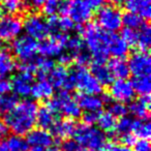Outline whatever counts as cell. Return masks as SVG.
<instances>
[{
    "mask_svg": "<svg viewBox=\"0 0 151 151\" xmlns=\"http://www.w3.org/2000/svg\"><path fill=\"white\" fill-rule=\"evenodd\" d=\"M37 105L31 99L18 103L11 112L4 116L5 125L17 136L27 134L36 124Z\"/></svg>",
    "mask_w": 151,
    "mask_h": 151,
    "instance_id": "cell-1",
    "label": "cell"
},
{
    "mask_svg": "<svg viewBox=\"0 0 151 151\" xmlns=\"http://www.w3.org/2000/svg\"><path fill=\"white\" fill-rule=\"evenodd\" d=\"M80 32L84 45L92 55L94 62L105 63L109 56L108 48L112 33L101 29L96 23H87L81 28Z\"/></svg>",
    "mask_w": 151,
    "mask_h": 151,
    "instance_id": "cell-2",
    "label": "cell"
},
{
    "mask_svg": "<svg viewBox=\"0 0 151 151\" xmlns=\"http://www.w3.org/2000/svg\"><path fill=\"white\" fill-rule=\"evenodd\" d=\"M73 137L81 149L83 148L86 151H101L107 145L106 134L92 125H77Z\"/></svg>",
    "mask_w": 151,
    "mask_h": 151,
    "instance_id": "cell-3",
    "label": "cell"
},
{
    "mask_svg": "<svg viewBox=\"0 0 151 151\" xmlns=\"http://www.w3.org/2000/svg\"><path fill=\"white\" fill-rule=\"evenodd\" d=\"M46 107L55 115L62 113L68 119L71 120L80 117L81 112H82L77 101L69 94L68 91L65 90L60 91L56 96L49 99Z\"/></svg>",
    "mask_w": 151,
    "mask_h": 151,
    "instance_id": "cell-4",
    "label": "cell"
},
{
    "mask_svg": "<svg viewBox=\"0 0 151 151\" xmlns=\"http://www.w3.org/2000/svg\"><path fill=\"white\" fill-rule=\"evenodd\" d=\"M69 80L73 89L77 88L84 94L97 95L103 91V86L95 80L91 73L83 66H77L69 73Z\"/></svg>",
    "mask_w": 151,
    "mask_h": 151,
    "instance_id": "cell-5",
    "label": "cell"
},
{
    "mask_svg": "<svg viewBox=\"0 0 151 151\" xmlns=\"http://www.w3.org/2000/svg\"><path fill=\"white\" fill-rule=\"evenodd\" d=\"M99 26L107 32L117 31L122 26V14L114 5H104L96 14Z\"/></svg>",
    "mask_w": 151,
    "mask_h": 151,
    "instance_id": "cell-6",
    "label": "cell"
},
{
    "mask_svg": "<svg viewBox=\"0 0 151 151\" xmlns=\"http://www.w3.org/2000/svg\"><path fill=\"white\" fill-rule=\"evenodd\" d=\"M12 51L22 62H28L34 59L38 51V44L33 38L27 35H22L14 40Z\"/></svg>",
    "mask_w": 151,
    "mask_h": 151,
    "instance_id": "cell-7",
    "label": "cell"
},
{
    "mask_svg": "<svg viewBox=\"0 0 151 151\" xmlns=\"http://www.w3.org/2000/svg\"><path fill=\"white\" fill-rule=\"evenodd\" d=\"M23 27L26 35L33 38L34 40H45L50 33L47 20L36 14H31L26 17Z\"/></svg>",
    "mask_w": 151,
    "mask_h": 151,
    "instance_id": "cell-8",
    "label": "cell"
},
{
    "mask_svg": "<svg viewBox=\"0 0 151 151\" xmlns=\"http://www.w3.org/2000/svg\"><path fill=\"white\" fill-rule=\"evenodd\" d=\"M66 17L75 24L88 23L93 17V9L85 0H68Z\"/></svg>",
    "mask_w": 151,
    "mask_h": 151,
    "instance_id": "cell-9",
    "label": "cell"
},
{
    "mask_svg": "<svg viewBox=\"0 0 151 151\" xmlns=\"http://www.w3.org/2000/svg\"><path fill=\"white\" fill-rule=\"evenodd\" d=\"M68 35L66 33H56L53 34L48 40H42L40 45H38V51L42 55V57H58L63 50L65 49Z\"/></svg>",
    "mask_w": 151,
    "mask_h": 151,
    "instance_id": "cell-10",
    "label": "cell"
},
{
    "mask_svg": "<svg viewBox=\"0 0 151 151\" xmlns=\"http://www.w3.org/2000/svg\"><path fill=\"white\" fill-rule=\"evenodd\" d=\"M28 148L31 151H42L52 147L54 143V137L48 130L42 129V128H35L32 129L27 134L26 138Z\"/></svg>",
    "mask_w": 151,
    "mask_h": 151,
    "instance_id": "cell-11",
    "label": "cell"
},
{
    "mask_svg": "<svg viewBox=\"0 0 151 151\" xmlns=\"http://www.w3.org/2000/svg\"><path fill=\"white\" fill-rule=\"evenodd\" d=\"M110 99H114L118 103H129L134 99V91L129 81L126 79L116 80L110 84L109 94Z\"/></svg>",
    "mask_w": 151,
    "mask_h": 151,
    "instance_id": "cell-12",
    "label": "cell"
},
{
    "mask_svg": "<svg viewBox=\"0 0 151 151\" xmlns=\"http://www.w3.org/2000/svg\"><path fill=\"white\" fill-rule=\"evenodd\" d=\"M129 73L134 77H149L151 70V59L148 52H137L130 56L127 62Z\"/></svg>",
    "mask_w": 151,
    "mask_h": 151,
    "instance_id": "cell-13",
    "label": "cell"
},
{
    "mask_svg": "<svg viewBox=\"0 0 151 151\" xmlns=\"http://www.w3.org/2000/svg\"><path fill=\"white\" fill-rule=\"evenodd\" d=\"M23 29V22L19 17L7 16L0 20V40L11 42L17 38Z\"/></svg>",
    "mask_w": 151,
    "mask_h": 151,
    "instance_id": "cell-14",
    "label": "cell"
},
{
    "mask_svg": "<svg viewBox=\"0 0 151 151\" xmlns=\"http://www.w3.org/2000/svg\"><path fill=\"white\" fill-rule=\"evenodd\" d=\"M48 77V82L52 85L53 88H62L65 91L73 89V85L69 80V71L65 66H62V65L54 66L49 73Z\"/></svg>",
    "mask_w": 151,
    "mask_h": 151,
    "instance_id": "cell-15",
    "label": "cell"
},
{
    "mask_svg": "<svg viewBox=\"0 0 151 151\" xmlns=\"http://www.w3.org/2000/svg\"><path fill=\"white\" fill-rule=\"evenodd\" d=\"M33 79L34 76L32 73L19 71V73H17L11 81L12 90L15 92V94L19 95L21 97L28 96V95H30L32 86L31 83Z\"/></svg>",
    "mask_w": 151,
    "mask_h": 151,
    "instance_id": "cell-16",
    "label": "cell"
},
{
    "mask_svg": "<svg viewBox=\"0 0 151 151\" xmlns=\"http://www.w3.org/2000/svg\"><path fill=\"white\" fill-rule=\"evenodd\" d=\"M76 101L80 109L84 110L85 112H99L105 104L103 97L93 94H84V93L79 95Z\"/></svg>",
    "mask_w": 151,
    "mask_h": 151,
    "instance_id": "cell-17",
    "label": "cell"
},
{
    "mask_svg": "<svg viewBox=\"0 0 151 151\" xmlns=\"http://www.w3.org/2000/svg\"><path fill=\"white\" fill-rule=\"evenodd\" d=\"M77 127V124L73 120L71 119H63L58 120L54 123L52 126L51 130H52V136L56 137L58 139H66L69 137L73 136V132Z\"/></svg>",
    "mask_w": 151,
    "mask_h": 151,
    "instance_id": "cell-18",
    "label": "cell"
},
{
    "mask_svg": "<svg viewBox=\"0 0 151 151\" xmlns=\"http://www.w3.org/2000/svg\"><path fill=\"white\" fill-rule=\"evenodd\" d=\"M123 4L129 13L137 14L143 20H148L150 18V0H124Z\"/></svg>",
    "mask_w": 151,
    "mask_h": 151,
    "instance_id": "cell-19",
    "label": "cell"
},
{
    "mask_svg": "<svg viewBox=\"0 0 151 151\" xmlns=\"http://www.w3.org/2000/svg\"><path fill=\"white\" fill-rule=\"evenodd\" d=\"M128 112L136 116L138 119H148L149 111H150V99L149 95L141 96L138 99H134L130 103L127 108Z\"/></svg>",
    "mask_w": 151,
    "mask_h": 151,
    "instance_id": "cell-20",
    "label": "cell"
},
{
    "mask_svg": "<svg viewBox=\"0 0 151 151\" xmlns=\"http://www.w3.org/2000/svg\"><path fill=\"white\" fill-rule=\"evenodd\" d=\"M28 149L26 141L17 134L0 140V151H28Z\"/></svg>",
    "mask_w": 151,
    "mask_h": 151,
    "instance_id": "cell-21",
    "label": "cell"
},
{
    "mask_svg": "<svg viewBox=\"0 0 151 151\" xmlns=\"http://www.w3.org/2000/svg\"><path fill=\"white\" fill-rule=\"evenodd\" d=\"M90 73L101 86H108L113 82V77L108 68V65L105 63L93 62L91 64Z\"/></svg>",
    "mask_w": 151,
    "mask_h": 151,
    "instance_id": "cell-22",
    "label": "cell"
},
{
    "mask_svg": "<svg viewBox=\"0 0 151 151\" xmlns=\"http://www.w3.org/2000/svg\"><path fill=\"white\" fill-rule=\"evenodd\" d=\"M53 92L54 88L48 82V80L45 79V80H38L35 84L32 85L30 94L33 99L44 101V99H50L53 96Z\"/></svg>",
    "mask_w": 151,
    "mask_h": 151,
    "instance_id": "cell-23",
    "label": "cell"
},
{
    "mask_svg": "<svg viewBox=\"0 0 151 151\" xmlns=\"http://www.w3.org/2000/svg\"><path fill=\"white\" fill-rule=\"evenodd\" d=\"M109 55H112L114 58H123L128 53V46L117 34H111L109 42Z\"/></svg>",
    "mask_w": 151,
    "mask_h": 151,
    "instance_id": "cell-24",
    "label": "cell"
},
{
    "mask_svg": "<svg viewBox=\"0 0 151 151\" xmlns=\"http://www.w3.org/2000/svg\"><path fill=\"white\" fill-rule=\"evenodd\" d=\"M108 68H109L112 77L117 78V80L126 79L129 75L128 64L123 58H113L112 60H110Z\"/></svg>",
    "mask_w": 151,
    "mask_h": 151,
    "instance_id": "cell-25",
    "label": "cell"
},
{
    "mask_svg": "<svg viewBox=\"0 0 151 151\" xmlns=\"http://www.w3.org/2000/svg\"><path fill=\"white\" fill-rule=\"evenodd\" d=\"M56 121V115L53 112H51L47 107H42L37 110L36 123L42 129H51Z\"/></svg>",
    "mask_w": 151,
    "mask_h": 151,
    "instance_id": "cell-26",
    "label": "cell"
},
{
    "mask_svg": "<svg viewBox=\"0 0 151 151\" xmlns=\"http://www.w3.org/2000/svg\"><path fill=\"white\" fill-rule=\"evenodd\" d=\"M151 44V29L147 22H145L137 31L136 47L140 49L141 52H147Z\"/></svg>",
    "mask_w": 151,
    "mask_h": 151,
    "instance_id": "cell-27",
    "label": "cell"
},
{
    "mask_svg": "<svg viewBox=\"0 0 151 151\" xmlns=\"http://www.w3.org/2000/svg\"><path fill=\"white\" fill-rule=\"evenodd\" d=\"M132 134L140 140H148L151 134V125L148 119H134Z\"/></svg>",
    "mask_w": 151,
    "mask_h": 151,
    "instance_id": "cell-28",
    "label": "cell"
},
{
    "mask_svg": "<svg viewBox=\"0 0 151 151\" xmlns=\"http://www.w3.org/2000/svg\"><path fill=\"white\" fill-rule=\"evenodd\" d=\"M33 62L35 65V76L38 80H45L51 69L54 67V61L47 57H38L33 60Z\"/></svg>",
    "mask_w": 151,
    "mask_h": 151,
    "instance_id": "cell-29",
    "label": "cell"
},
{
    "mask_svg": "<svg viewBox=\"0 0 151 151\" xmlns=\"http://www.w3.org/2000/svg\"><path fill=\"white\" fill-rule=\"evenodd\" d=\"M15 68L16 62L11 53L6 50L0 51V77L4 78L5 76L13 73Z\"/></svg>",
    "mask_w": 151,
    "mask_h": 151,
    "instance_id": "cell-30",
    "label": "cell"
},
{
    "mask_svg": "<svg viewBox=\"0 0 151 151\" xmlns=\"http://www.w3.org/2000/svg\"><path fill=\"white\" fill-rule=\"evenodd\" d=\"M130 84L134 92L140 94L141 96H147L150 93V77H134Z\"/></svg>",
    "mask_w": 151,
    "mask_h": 151,
    "instance_id": "cell-31",
    "label": "cell"
},
{
    "mask_svg": "<svg viewBox=\"0 0 151 151\" xmlns=\"http://www.w3.org/2000/svg\"><path fill=\"white\" fill-rule=\"evenodd\" d=\"M96 123L99 124V128L103 132H114L116 127V118L114 116H112L109 112L107 113H101L99 116Z\"/></svg>",
    "mask_w": 151,
    "mask_h": 151,
    "instance_id": "cell-32",
    "label": "cell"
},
{
    "mask_svg": "<svg viewBox=\"0 0 151 151\" xmlns=\"http://www.w3.org/2000/svg\"><path fill=\"white\" fill-rule=\"evenodd\" d=\"M1 9L3 12L9 14V16L17 15L26 9V2L25 0H2Z\"/></svg>",
    "mask_w": 151,
    "mask_h": 151,
    "instance_id": "cell-33",
    "label": "cell"
},
{
    "mask_svg": "<svg viewBox=\"0 0 151 151\" xmlns=\"http://www.w3.org/2000/svg\"><path fill=\"white\" fill-rule=\"evenodd\" d=\"M132 121L134 119L127 116L120 118L119 121L116 123V127L114 130L116 138H120L122 136H126V134H132Z\"/></svg>",
    "mask_w": 151,
    "mask_h": 151,
    "instance_id": "cell-34",
    "label": "cell"
},
{
    "mask_svg": "<svg viewBox=\"0 0 151 151\" xmlns=\"http://www.w3.org/2000/svg\"><path fill=\"white\" fill-rule=\"evenodd\" d=\"M65 48L67 49V52L70 53L75 57L80 52L84 51L85 45L80 36H68L66 42H65Z\"/></svg>",
    "mask_w": 151,
    "mask_h": 151,
    "instance_id": "cell-35",
    "label": "cell"
},
{
    "mask_svg": "<svg viewBox=\"0 0 151 151\" xmlns=\"http://www.w3.org/2000/svg\"><path fill=\"white\" fill-rule=\"evenodd\" d=\"M145 23V20H143L140 16L134 13H125L122 15V24L125 25V28H129V29H139L143 24Z\"/></svg>",
    "mask_w": 151,
    "mask_h": 151,
    "instance_id": "cell-36",
    "label": "cell"
},
{
    "mask_svg": "<svg viewBox=\"0 0 151 151\" xmlns=\"http://www.w3.org/2000/svg\"><path fill=\"white\" fill-rule=\"evenodd\" d=\"M18 104V99L13 94L0 95V116H5Z\"/></svg>",
    "mask_w": 151,
    "mask_h": 151,
    "instance_id": "cell-37",
    "label": "cell"
},
{
    "mask_svg": "<svg viewBox=\"0 0 151 151\" xmlns=\"http://www.w3.org/2000/svg\"><path fill=\"white\" fill-rule=\"evenodd\" d=\"M128 110L124 104L118 103V101H114V103L110 104L109 106V113L115 118H122L127 114Z\"/></svg>",
    "mask_w": 151,
    "mask_h": 151,
    "instance_id": "cell-38",
    "label": "cell"
},
{
    "mask_svg": "<svg viewBox=\"0 0 151 151\" xmlns=\"http://www.w3.org/2000/svg\"><path fill=\"white\" fill-rule=\"evenodd\" d=\"M121 38L127 44V46L136 47L137 44V31L129 28H124L121 32Z\"/></svg>",
    "mask_w": 151,
    "mask_h": 151,
    "instance_id": "cell-39",
    "label": "cell"
},
{
    "mask_svg": "<svg viewBox=\"0 0 151 151\" xmlns=\"http://www.w3.org/2000/svg\"><path fill=\"white\" fill-rule=\"evenodd\" d=\"M61 2H62V0H47L42 6V11L46 15L53 16L58 11V7Z\"/></svg>",
    "mask_w": 151,
    "mask_h": 151,
    "instance_id": "cell-40",
    "label": "cell"
},
{
    "mask_svg": "<svg viewBox=\"0 0 151 151\" xmlns=\"http://www.w3.org/2000/svg\"><path fill=\"white\" fill-rule=\"evenodd\" d=\"M75 28V23L68 17L59 18V30L61 33H66Z\"/></svg>",
    "mask_w": 151,
    "mask_h": 151,
    "instance_id": "cell-41",
    "label": "cell"
},
{
    "mask_svg": "<svg viewBox=\"0 0 151 151\" xmlns=\"http://www.w3.org/2000/svg\"><path fill=\"white\" fill-rule=\"evenodd\" d=\"M73 60L76 61V63H77L78 66L86 67V65L90 63L91 56L86 51H82V52H80L78 55H76V56L73 57Z\"/></svg>",
    "mask_w": 151,
    "mask_h": 151,
    "instance_id": "cell-42",
    "label": "cell"
},
{
    "mask_svg": "<svg viewBox=\"0 0 151 151\" xmlns=\"http://www.w3.org/2000/svg\"><path fill=\"white\" fill-rule=\"evenodd\" d=\"M60 151H82V149L75 140H66L61 145Z\"/></svg>",
    "mask_w": 151,
    "mask_h": 151,
    "instance_id": "cell-43",
    "label": "cell"
},
{
    "mask_svg": "<svg viewBox=\"0 0 151 151\" xmlns=\"http://www.w3.org/2000/svg\"><path fill=\"white\" fill-rule=\"evenodd\" d=\"M101 112H85V114L83 115V121L86 125H93L94 123H96L99 116Z\"/></svg>",
    "mask_w": 151,
    "mask_h": 151,
    "instance_id": "cell-44",
    "label": "cell"
},
{
    "mask_svg": "<svg viewBox=\"0 0 151 151\" xmlns=\"http://www.w3.org/2000/svg\"><path fill=\"white\" fill-rule=\"evenodd\" d=\"M58 61L60 63V65L66 67L73 61V56L68 52H62L58 56Z\"/></svg>",
    "mask_w": 151,
    "mask_h": 151,
    "instance_id": "cell-45",
    "label": "cell"
},
{
    "mask_svg": "<svg viewBox=\"0 0 151 151\" xmlns=\"http://www.w3.org/2000/svg\"><path fill=\"white\" fill-rule=\"evenodd\" d=\"M132 151H150V143L148 140H138L134 144Z\"/></svg>",
    "mask_w": 151,
    "mask_h": 151,
    "instance_id": "cell-46",
    "label": "cell"
},
{
    "mask_svg": "<svg viewBox=\"0 0 151 151\" xmlns=\"http://www.w3.org/2000/svg\"><path fill=\"white\" fill-rule=\"evenodd\" d=\"M101 151H132L129 147L121 144H108Z\"/></svg>",
    "mask_w": 151,
    "mask_h": 151,
    "instance_id": "cell-47",
    "label": "cell"
},
{
    "mask_svg": "<svg viewBox=\"0 0 151 151\" xmlns=\"http://www.w3.org/2000/svg\"><path fill=\"white\" fill-rule=\"evenodd\" d=\"M11 90H12L11 81L0 77V95L7 94Z\"/></svg>",
    "mask_w": 151,
    "mask_h": 151,
    "instance_id": "cell-48",
    "label": "cell"
},
{
    "mask_svg": "<svg viewBox=\"0 0 151 151\" xmlns=\"http://www.w3.org/2000/svg\"><path fill=\"white\" fill-rule=\"evenodd\" d=\"M92 9H99V7L104 6L106 0H85Z\"/></svg>",
    "mask_w": 151,
    "mask_h": 151,
    "instance_id": "cell-49",
    "label": "cell"
},
{
    "mask_svg": "<svg viewBox=\"0 0 151 151\" xmlns=\"http://www.w3.org/2000/svg\"><path fill=\"white\" fill-rule=\"evenodd\" d=\"M47 0H28V4L34 9H40L44 6Z\"/></svg>",
    "mask_w": 151,
    "mask_h": 151,
    "instance_id": "cell-50",
    "label": "cell"
},
{
    "mask_svg": "<svg viewBox=\"0 0 151 151\" xmlns=\"http://www.w3.org/2000/svg\"><path fill=\"white\" fill-rule=\"evenodd\" d=\"M6 132H7V127L4 123L0 121V139H2L3 137L6 134Z\"/></svg>",
    "mask_w": 151,
    "mask_h": 151,
    "instance_id": "cell-51",
    "label": "cell"
},
{
    "mask_svg": "<svg viewBox=\"0 0 151 151\" xmlns=\"http://www.w3.org/2000/svg\"><path fill=\"white\" fill-rule=\"evenodd\" d=\"M111 1L112 4L115 6V5H120V4H123L124 3V0H110Z\"/></svg>",
    "mask_w": 151,
    "mask_h": 151,
    "instance_id": "cell-52",
    "label": "cell"
},
{
    "mask_svg": "<svg viewBox=\"0 0 151 151\" xmlns=\"http://www.w3.org/2000/svg\"><path fill=\"white\" fill-rule=\"evenodd\" d=\"M42 151H58L56 148H54V147H50V148H48V149H45V150H42Z\"/></svg>",
    "mask_w": 151,
    "mask_h": 151,
    "instance_id": "cell-53",
    "label": "cell"
},
{
    "mask_svg": "<svg viewBox=\"0 0 151 151\" xmlns=\"http://www.w3.org/2000/svg\"><path fill=\"white\" fill-rule=\"evenodd\" d=\"M2 16H3V11H2V9H1V6H0V20L2 19Z\"/></svg>",
    "mask_w": 151,
    "mask_h": 151,
    "instance_id": "cell-54",
    "label": "cell"
},
{
    "mask_svg": "<svg viewBox=\"0 0 151 151\" xmlns=\"http://www.w3.org/2000/svg\"><path fill=\"white\" fill-rule=\"evenodd\" d=\"M0 45H1V42H0Z\"/></svg>",
    "mask_w": 151,
    "mask_h": 151,
    "instance_id": "cell-55",
    "label": "cell"
}]
</instances>
